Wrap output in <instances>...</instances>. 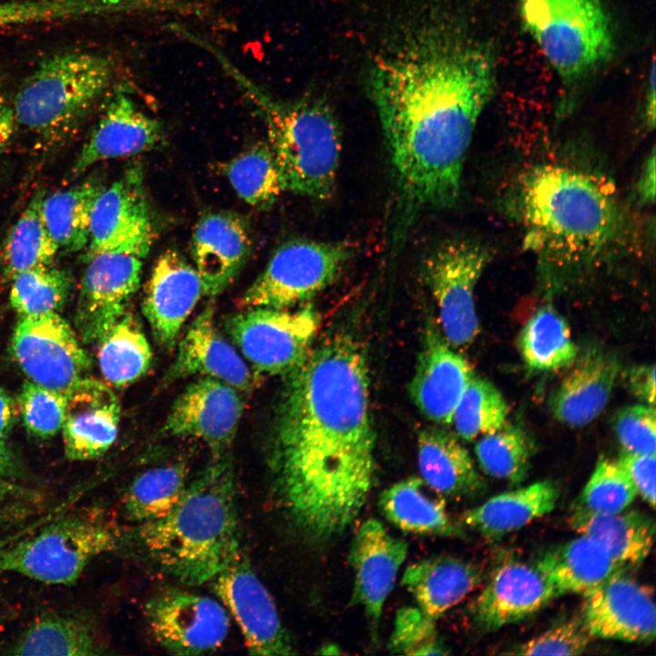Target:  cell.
Instances as JSON below:
<instances>
[{"instance_id": "1", "label": "cell", "mask_w": 656, "mask_h": 656, "mask_svg": "<svg viewBox=\"0 0 656 656\" xmlns=\"http://www.w3.org/2000/svg\"><path fill=\"white\" fill-rule=\"evenodd\" d=\"M270 467L287 518L313 543L355 521L375 479V435L363 343L337 331L287 375Z\"/></svg>"}, {"instance_id": "2", "label": "cell", "mask_w": 656, "mask_h": 656, "mask_svg": "<svg viewBox=\"0 0 656 656\" xmlns=\"http://www.w3.org/2000/svg\"><path fill=\"white\" fill-rule=\"evenodd\" d=\"M496 84L480 45L423 31L380 55L367 74L388 151L402 219L453 207L475 128Z\"/></svg>"}, {"instance_id": "3", "label": "cell", "mask_w": 656, "mask_h": 656, "mask_svg": "<svg viewBox=\"0 0 656 656\" xmlns=\"http://www.w3.org/2000/svg\"><path fill=\"white\" fill-rule=\"evenodd\" d=\"M516 210L525 248L557 272L597 261L623 231L612 190L593 174L567 164L547 163L528 170L518 184Z\"/></svg>"}, {"instance_id": "4", "label": "cell", "mask_w": 656, "mask_h": 656, "mask_svg": "<svg viewBox=\"0 0 656 656\" xmlns=\"http://www.w3.org/2000/svg\"><path fill=\"white\" fill-rule=\"evenodd\" d=\"M236 489L228 455L212 457L165 517L138 525L147 558L179 581L212 580L241 554Z\"/></svg>"}, {"instance_id": "5", "label": "cell", "mask_w": 656, "mask_h": 656, "mask_svg": "<svg viewBox=\"0 0 656 656\" xmlns=\"http://www.w3.org/2000/svg\"><path fill=\"white\" fill-rule=\"evenodd\" d=\"M242 86L262 117L284 191L328 200L342 150L340 125L329 105L313 97L279 100L249 81Z\"/></svg>"}, {"instance_id": "6", "label": "cell", "mask_w": 656, "mask_h": 656, "mask_svg": "<svg viewBox=\"0 0 656 656\" xmlns=\"http://www.w3.org/2000/svg\"><path fill=\"white\" fill-rule=\"evenodd\" d=\"M113 76L108 56L64 52L44 59L14 102L15 121L46 138L67 133L106 91Z\"/></svg>"}, {"instance_id": "7", "label": "cell", "mask_w": 656, "mask_h": 656, "mask_svg": "<svg viewBox=\"0 0 656 656\" xmlns=\"http://www.w3.org/2000/svg\"><path fill=\"white\" fill-rule=\"evenodd\" d=\"M119 542L120 532L115 525L95 512L78 511L0 548V574L71 585L91 560L116 549Z\"/></svg>"}, {"instance_id": "8", "label": "cell", "mask_w": 656, "mask_h": 656, "mask_svg": "<svg viewBox=\"0 0 656 656\" xmlns=\"http://www.w3.org/2000/svg\"><path fill=\"white\" fill-rule=\"evenodd\" d=\"M520 1L526 29L563 79L575 80L611 56V25L600 0Z\"/></svg>"}, {"instance_id": "9", "label": "cell", "mask_w": 656, "mask_h": 656, "mask_svg": "<svg viewBox=\"0 0 656 656\" xmlns=\"http://www.w3.org/2000/svg\"><path fill=\"white\" fill-rule=\"evenodd\" d=\"M353 255V246L344 241L290 240L273 252L240 305L242 309L303 305L335 281Z\"/></svg>"}, {"instance_id": "10", "label": "cell", "mask_w": 656, "mask_h": 656, "mask_svg": "<svg viewBox=\"0 0 656 656\" xmlns=\"http://www.w3.org/2000/svg\"><path fill=\"white\" fill-rule=\"evenodd\" d=\"M320 326L310 305L251 307L230 315L226 332L257 375L287 376L313 349Z\"/></svg>"}, {"instance_id": "11", "label": "cell", "mask_w": 656, "mask_h": 656, "mask_svg": "<svg viewBox=\"0 0 656 656\" xmlns=\"http://www.w3.org/2000/svg\"><path fill=\"white\" fill-rule=\"evenodd\" d=\"M491 257L486 244L463 238L441 243L425 261L440 330L453 347L472 343L479 332L475 289Z\"/></svg>"}, {"instance_id": "12", "label": "cell", "mask_w": 656, "mask_h": 656, "mask_svg": "<svg viewBox=\"0 0 656 656\" xmlns=\"http://www.w3.org/2000/svg\"><path fill=\"white\" fill-rule=\"evenodd\" d=\"M144 614L156 641L178 655H197L218 649L230 629L222 603L176 587L154 593L146 601Z\"/></svg>"}, {"instance_id": "13", "label": "cell", "mask_w": 656, "mask_h": 656, "mask_svg": "<svg viewBox=\"0 0 656 656\" xmlns=\"http://www.w3.org/2000/svg\"><path fill=\"white\" fill-rule=\"evenodd\" d=\"M12 350L31 382L63 395L90 366L74 331L57 313L22 317L14 331Z\"/></svg>"}, {"instance_id": "14", "label": "cell", "mask_w": 656, "mask_h": 656, "mask_svg": "<svg viewBox=\"0 0 656 656\" xmlns=\"http://www.w3.org/2000/svg\"><path fill=\"white\" fill-rule=\"evenodd\" d=\"M145 257L134 251H110L87 259L76 315L85 342L98 343L127 312L139 287Z\"/></svg>"}, {"instance_id": "15", "label": "cell", "mask_w": 656, "mask_h": 656, "mask_svg": "<svg viewBox=\"0 0 656 656\" xmlns=\"http://www.w3.org/2000/svg\"><path fill=\"white\" fill-rule=\"evenodd\" d=\"M212 581L215 593L235 619L250 654L295 653L271 594L245 557L240 554Z\"/></svg>"}, {"instance_id": "16", "label": "cell", "mask_w": 656, "mask_h": 656, "mask_svg": "<svg viewBox=\"0 0 656 656\" xmlns=\"http://www.w3.org/2000/svg\"><path fill=\"white\" fill-rule=\"evenodd\" d=\"M153 234L143 171L138 165L133 166L97 196L91 213L87 259L110 251L147 256Z\"/></svg>"}, {"instance_id": "17", "label": "cell", "mask_w": 656, "mask_h": 656, "mask_svg": "<svg viewBox=\"0 0 656 656\" xmlns=\"http://www.w3.org/2000/svg\"><path fill=\"white\" fill-rule=\"evenodd\" d=\"M241 392L210 377L190 384L173 403L162 431L201 440L212 457L226 456L244 409Z\"/></svg>"}, {"instance_id": "18", "label": "cell", "mask_w": 656, "mask_h": 656, "mask_svg": "<svg viewBox=\"0 0 656 656\" xmlns=\"http://www.w3.org/2000/svg\"><path fill=\"white\" fill-rule=\"evenodd\" d=\"M474 374L470 363L430 322L409 384L410 396L421 414L437 425H449Z\"/></svg>"}, {"instance_id": "19", "label": "cell", "mask_w": 656, "mask_h": 656, "mask_svg": "<svg viewBox=\"0 0 656 656\" xmlns=\"http://www.w3.org/2000/svg\"><path fill=\"white\" fill-rule=\"evenodd\" d=\"M624 573L585 595L581 619L592 637L651 642L656 629L652 590Z\"/></svg>"}, {"instance_id": "20", "label": "cell", "mask_w": 656, "mask_h": 656, "mask_svg": "<svg viewBox=\"0 0 656 656\" xmlns=\"http://www.w3.org/2000/svg\"><path fill=\"white\" fill-rule=\"evenodd\" d=\"M201 295V282L193 264L176 250L162 252L147 282L141 307L155 341L164 350L175 347Z\"/></svg>"}, {"instance_id": "21", "label": "cell", "mask_w": 656, "mask_h": 656, "mask_svg": "<svg viewBox=\"0 0 656 656\" xmlns=\"http://www.w3.org/2000/svg\"><path fill=\"white\" fill-rule=\"evenodd\" d=\"M193 375L224 382L241 393L251 392L260 378L234 344L220 333L212 305L203 309L186 330L164 381Z\"/></svg>"}, {"instance_id": "22", "label": "cell", "mask_w": 656, "mask_h": 656, "mask_svg": "<svg viewBox=\"0 0 656 656\" xmlns=\"http://www.w3.org/2000/svg\"><path fill=\"white\" fill-rule=\"evenodd\" d=\"M407 549L405 541L391 535L375 518L364 521L353 538L349 551L353 602L363 608L373 628L380 622Z\"/></svg>"}, {"instance_id": "23", "label": "cell", "mask_w": 656, "mask_h": 656, "mask_svg": "<svg viewBox=\"0 0 656 656\" xmlns=\"http://www.w3.org/2000/svg\"><path fill=\"white\" fill-rule=\"evenodd\" d=\"M62 423L65 453L73 461L104 455L114 444L120 421V404L104 382L83 377L65 395Z\"/></svg>"}, {"instance_id": "24", "label": "cell", "mask_w": 656, "mask_h": 656, "mask_svg": "<svg viewBox=\"0 0 656 656\" xmlns=\"http://www.w3.org/2000/svg\"><path fill=\"white\" fill-rule=\"evenodd\" d=\"M190 251L203 295L215 297L235 280L251 251L246 221L238 214L211 210L198 220Z\"/></svg>"}, {"instance_id": "25", "label": "cell", "mask_w": 656, "mask_h": 656, "mask_svg": "<svg viewBox=\"0 0 656 656\" xmlns=\"http://www.w3.org/2000/svg\"><path fill=\"white\" fill-rule=\"evenodd\" d=\"M554 598L552 586L535 565L509 560L493 570L470 612L479 628L492 631L527 619Z\"/></svg>"}, {"instance_id": "26", "label": "cell", "mask_w": 656, "mask_h": 656, "mask_svg": "<svg viewBox=\"0 0 656 656\" xmlns=\"http://www.w3.org/2000/svg\"><path fill=\"white\" fill-rule=\"evenodd\" d=\"M162 140L160 123L125 92L116 91L81 149L74 171L81 173L99 161L154 149Z\"/></svg>"}, {"instance_id": "27", "label": "cell", "mask_w": 656, "mask_h": 656, "mask_svg": "<svg viewBox=\"0 0 656 656\" xmlns=\"http://www.w3.org/2000/svg\"><path fill=\"white\" fill-rule=\"evenodd\" d=\"M549 401L554 417L570 427H582L606 407L620 364L612 353L590 347L582 353Z\"/></svg>"}, {"instance_id": "28", "label": "cell", "mask_w": 656, "mask_h": 656, "mask_svg": "<svg viewBox=\"0 0 656 656\" xmlns=\"http://www.w3.org/2000/svg\"><path fill=\"white\" fill-rule=\"evenodd\" d=\"M417 461L421 478L443 497H473L486 489L473 460L451 432L436 426L417 435Z\"/></svg>"}, {"instance_id": "29", "label": "cell", "mask_w": 656, "mask_h": 656, "mask_svg": "<svg viewBox=\"0 0 656 656\" xmlns=\"http://www.w3.org/2000/svg\"><path fill=\"white\" fill-rule=\"evenodd\" d=\"M482 580V571L465 559L440 555L421 559L405 570L402 585L417 606L436 620L461 602Z\"/></svg>"}, {"instance_id": "30", "label": "cell", "mask_w": 656, "mask_h": 656, "mask_svg": "<svg viewBox=\"0 0 656 656\" xmlns=\"http://www.w3.org/2000/svg\"><path fill=\"white\" fill-rule=\"evenodd\" d=\"M535 566L552 586L556 596H584L626 569L592 538L580 535L545 552Z\"/></svg>"}, {"instance_id": "31", "label": "cell", "mask_w": 656, "mask_h": 656, "mask_svg": "<svg viewBox=\"0 0 656 656\" xmlns=\"http://www.w3.org/2000/svg\"><path fill=\"white\" fill-rule=\"evenodd\" d=\"M569 522L579 535L601 545L626 570L639 567L653 545V520L639 511L599 514L575 506Z\"/></svg>"}, {"instance_id": "32", "label": "cell", "mask_w": 656, "mask_h": 656, "mask_svg": "<svg viewBox=\"0 0 656 656\" xmlns=\"http://www.w3.org/2000/svg\"><path fill=\"white\" fill-rule=\"evenodd\" d=\"M559 492L549 480L496 495L466 510L464 523L487 538H500L551 512Z\"/></svg>"}, {"instance_id": "33", "label": "cell", "mask_w": 656, "mask_h": 656, "mask_svg": "<svg viewBox=\"0 0 656 656\" xmlns=\"http://www.w3.org/2000/svg\"><path fill=\"white\" fill-rule=\"evenodd\" d=\"M385 518L399 529L437 537H458L462 530L449 517L443 497L418 477L402 479L379 497Z\"/></svg>"}, {"instance_id": "34", "label": "cell", "mask_w": 656, "mask_h": 656, "mask_svg": "<svg viewBox=\"0 0 656 656\" xmlns=\"http://www.w3.org/2000/svg\"><path fill=\"white\" fill-rule=\"evenodd\" d=\"M95 630L73 616L48 614L34 620L10 648L12 655L89 656L102 652Z\"/></svg>"}, {"instance_id": "35", "label": "cell", "mask_w": 656, "mask_h": 656, "mask_svg": "<svg viewBox=\"0 0 656 656\" xmlns=\"http://www.w3.org/2000/svg\"><path fill=\"white\" fill-rule=\"evenodd\" d=\"M104 378L123 387L140 379L152 364V351L136 316L127 311L98 342Z\"/></svg>"}, {"instance_id": "36", "label": "cell", "mask_w": 656, "mask_h": 656, "mask_svg": "<svg viewBox=\"0 0 656 656\" xmlns=\"http://www.w3.org/2000/svg\"><path fill=\"white\" fill-rule=\"evenodd\" d=\"M104 187L90 179L43 198L42 215L59 249L75 252L88 245L93 206Z\"/></svg>"}, {"instance_id": "37", "label": "cell", "mask_w": 656, "mask_h": 656, "mask_svg": "<svg viewBox=\"0 0 656 656\" xmlns=\"http://www.w3.org/2000/svg\"><path fill=\"white\" fill-rule=\"evenodd\" d=\"M188 468L174 462L149 468L132 480L123 500L126 518L138 525L165 517L188 486Z\"/></svg>"}, {"instance_id": "38", "label": "cell", "mask_w": 656, "mask_h": 656, "mask_svg": "<svg viewBox=\"0 0 656 656\" xmlns=\"http://www.w3.org/2000/svg\"><path fill=\"white\" fill-rule=\"evenodd\" d=\"M518 346L526 365L535 371L562 368L578 356L567 321L550 305L529 318L519 333Z\"/></svg>"}, {"instance_id": "39", "label": "cell", "mask_w": 656, "mask_h": 656, "mask_svg": "<svg viewBox=\"0 0 656 656\" xmlns=\"http://www.w3.org/2000/svg\"><path fill=\"white\" fill-rule=\"evenodd\" d=\"M36 194L11 228L3 246L2 262L7 275L50 265L59 248L45 223Z\"/></svg>"}, {"instance_id": "40", "label": "cell", "mask_w": 656, "mask_h": 656, "mask_svg": "<svg viewBox=\"0 0 656 656\" xmlns=\"http://www.w3.org/2000/svg\"><path fill=\"white\" fill-rule=\"evenodd\" d=\"M223 171L239 198L256 209L269 208L284 192L267 143L236 155L224 164Z\"/></svg>"}, {"instance_id": "41", "label": "cell", "mask_w": 656, "mask_h": 656, "mask_svg": "<svg viewBox=\"0 0 656 656\" xmlns=\"http://www.w3.org/2000/svg\"><path fill=\"white\" fill-rule=\"evenodd\" d=\"M534 446L531 437L521 426L506 422L478 439L475 454L485 474L518 485L528 474Z\"/></svg>"}, {"instance_id": "42", "label": "cell", "mask_w": 656, "mask_h": 656, "mask_svg": "<svg viewBox=\"0 0 656 656\" xmlns=\"http://www.w3.org/2000/svg\"><path fill=\"white\" fill-rule=\"evenodd\" d=\"M509 408L500 391L487 379L473 375L453 415L457 436L473 441L506 422Z\"/></svg>"}, {"instance_id": "43", "label": "cell", "mask_w": 656, "mask_h": 656, "mask_svg": "<svg viewBox=\"0 0 656 656\" xmlns=\"http://www.w3.org/2000/svg\"><path fill=\"white\" fill-rule=\"evenodd\" d=\"M11 278L10 302L22 317L57 313L70 290L67 273L51 264L20 272Z\"/></svg>"}, {"instance_id": "44", "label": "cell", "mask_w": 656, "mask_h": 656, "mask_svg": "<svg viewBox=\"0 0 656 656\" xmlns=\"http://www.w3.org/2000/svg\"><path fill=\"white\" fill-rule=\"evenodd\" d=\"M124 0L0 2V26L102 15L123 9Z\"/></svg>"}, {"instance_id": "45", "label": "cell", "mask_w": 656, "mask_h": 656, "mask_svg": "<svg viewBox=\"0 0 656 656\" xmlns=\"http://www.w3.org/2000/svg\"><path fill=\"white\" fill-rule=\"evenodd\" d=\"M638 495L618 461L600 458L576 506L599 514L624 511Z\"/></svg>"}, {"instance_id": "46", "label": "cell", "mask_w": 656, "mask_h": 656, "mask_svg": "<svg viewBox=\"0 0 656 656\" xmlns=\"http://www.w3.org/2000/svg\"><path fill=\"white\" fill-rule=\"evenodd\" d=\"M388 649L404 655H445L448 651L440 641L436 620L418 606H405L395 614Z\"/></svg>"}, {"instance_id": "47", "label": "cell", "mask_w": 656, "mask_h": 656, "mask_svg": "<svg viewBox=\"0 0 656 656\" xmlns=\"http://www.w3.org/2000/svg\"><path fill=\"white\" fill-rule=\"evenodd\" d=\"M18 402L24 425L31 435L46 438L61 430L65 395L29 381L22 386Z\"/></svg>"}, {"instance_id": "48", "label": "cell", "mask_w": 656, "mask_h": 656, "mask_svg": "<svg viewBox=\"0 0 656 656\" xmlns=\"http://www.w3.org/2000/svg\"><path fill=\"white\" fill-rule=\"evenodd\" d=\"M593 638L582 619H572L551 627L540 635L507 652L515 655H579Z\"/></svg>"}, {"instance_id": "49", "label": "cell", "mask_w": 656, "mask_h": 656, "mask_svg": "<svg viewBox=\"0 0 656 656\" xmlns=\"http://www.w3.org/2000/svg\"><path fill=\"white\" fill-rule=\"evenodd\" d=\"M614 429L625 452L655 456V407L646 404L626 406L616 415Z\"/></svg>"}, {"instance_id": "50", "label": "cell", "mask_w": 656, "mask_h": 656, "mask_svg": "<svg viewBox=\"0 0 656 656\" xmlns=\"http://www.w3.org/2000/svg\"><path fill=\"white\" fill-rule=\"evenodd\" d=\"M618 463L625 470L637 493L653 508L655 506V456L623 452Z\"/></svg>"}, {"instance_id": "51", "label": "cell", "mask_w": 656, "mask_h": 656, "mask_svg": "<svg viewBox=\"0 0 656 656\" xmlns=\"http://www.w3.org/2000/svg\"><path fill=\"white\" fill-rule=\"evenodd\" d=\"M627 386L642 404L655 405V366L641 364L630 367L625 374Z\"/></svg>"}, {"instance_id": "52", "label": "cell", "mask_w": 656, "mask_h": 656, "mask_svg": "<svg viewBox=\"0 0 656 656\" xmlns=\"http://www.w3.org/2000/svg\"><path fill=\"white\" fill-rule=\"evenodd\" d=\"M636 196L641 204H653L655 200L654 148L645 160L636 183Z\"/></svg>"}, {"instance_id": "53", "label": "cell", "mask_w": 656, "mask_h": 656, "mask_svg": "<svg viewBox=\"0 0 656 656\" xmlns=\"http://www.w3.org/2000/svg\"><path fill=\"white\" fill-rule=\"evenodd\" d=\"M15 118L13 108L8 105L0 92V154L7 146L15 127Z\"/></svg>"}, {"instance_id": "54", "label": "cell", "mask_w": 656, "mask_h": 656, "mask_svg": "<svg viewBox=\"0 0 656 656\" xmlns=\"http://www.w3.org/2000/svg\"><path fill=\"white\" fill-rule=\"evenodd\" d=\"M15 416V405L13 398L0 387V440L10 431Z\"/></svg>"}, {"instance_id": "55", "label": "cell", "mask_w": 656, "mask_h": 656, "mask_svg": "<svg viewBox=\"0 0 656 656\" xmlns=\"http://www.w3.org/2000/svg\"><path fill=\"white\" fill-rule=\"evenodd\" d=\"M649 83L644 99L643 118L644 122L649 129H653L655 126V65L652 61Z\"/></svg>"}, {"instance_id": "56", "label": "cell", "mask_w": 656, "mask_h": 656, "mask_svg": "<svg viewBox=\"0 0 656 656\" xmlns=\"http://www.w3.org/2000/svg\"><path fill=\"white\" fill-rule=\"evenodd\" d=\"M13 468V456L5 442L0 440V477L6 476Z\"/></svg>"}, {"instance_id": "57", "label": "cell", "mask_w": 656, "mask_h": 656, "mask_svg": "<svg viewBox=\"0 0 656 656\" xmlns=\"http://www.w3.org/2000/svg\"><path fill=\"white\" fill-rule=\"evenodd\" d=\"M26 494V490L12 483L3 477H0V498L8 497H23Z\"/></svg>"}, {"instance_id": "58", "label": "cell", "mask_w": 656, "mask_h": 656, "mask_svg": "<svg viewBox=\"0 0 656 656\" xmlns=\"http://www.w3.org/2000/svg\"><path fill=\"white\" fill-rule=\"evenodd\" d=\"M317 653L322 655H335L342 654V651L337 645L329 643L321 647Z\"/></svg>"}, {"instance_id": "59", "label": "cell", "mask_w": 656, "mask_h": 656, "mask_svg": "<svg viewBox=\"0 0 656 656\" xmlns=\"http://www.w3.org/2000/svg\"><path fill=\"white\" fill-rule=\"evenodd\" d=\"M30 529H31V528H26V530L20 531V532H18V533H16V534H14V535H12V536H9V537H7V538H3V539H0V548L5 547L6 545H8L9 543H11L12 541H14V540L21 538L22 536L26 535V533H28V531H29Z\"/></svg>"}]
</instances>
